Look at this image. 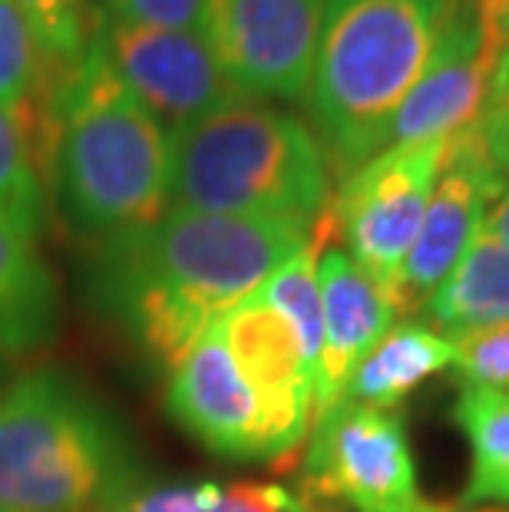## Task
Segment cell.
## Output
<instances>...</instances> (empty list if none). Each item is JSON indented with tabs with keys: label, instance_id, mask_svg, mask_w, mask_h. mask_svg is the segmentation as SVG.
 I'll list each match as a JSON object with an SVG mask.
<instances>
[{
	"label": "cell",
	"instance_id": "cell-2",
	"mask_svg": "<svg viewBox=\"0 0 509 512\" xmlns=\"http://www.w3.org/2000/svg\"><path fill=\"white\" fill-rule=\"evenodd\" d=\"M450 10L453 0H324L305 103L338 179L387 146Z\"/></svg>",
	"mask_w": 509,
	"mask_h": 512
},
{
	"label": "cell",
	"instance_id": "cell-15",
	"mask_svg": "<svg viewBox=\"0 0 509 512\" xmlns=\"http://www.w3.org/2000/svg\"><path fill=\"white\" fill-rule=\"evenodd\" d=\"M424 311L430 328L450 341L509 324V248L480 228L460 265L427 298Z\"/></svg>",
	"mask_w": 509,
	"mask_h": 512
},
{
	"label": "cell",
	"instance_id": "cell-16",
	"mask_svg": "<svg viewBox=\"0 0 509 512\" xmlns=\"http://www.w3.org/2000/svg\"><path fill=\"white\" fill-rule=\"evenodd\" d=\"M457 364V341L430 324L400 321L361 357L344 384L341 400L391 410L417 384Z\"/></svg>",
	"mask_w": 509,
	"mask_h": 512
},
{
	"label": "cell",
	"instance_id": "cell-26",
	"mask_svg": "<svg viewBox=\"0 0 509 512\" xmlns=\"http://www.w3.org/2000/svg\"><path fill=\"white\" fill-rule=\"evenodd\" d=\"M476 20H480L486 50L500 60V53L509 47V0H473Z\"/></svg>",
	"mask_w": 509,
	"mask_h": 512
},
{
	"label": "cell",
	"instance_id": "cell-11",
	"mask_svg": "<svg viewBox=\"0 0 509 512\" xmlns=\"http://www.w3.org/2000/svg\"><path fill=\"white\" fill-rule=\"evenodd\" d=\"M225 344L265 413L275 466L298 453L314 420V364L298 331L262 291L222 318Z\"/></svg>",
	"mask_w": 509,
	"mask_h": 512
},
{
	"label": "cell",
	"instance_id": "cell-9",
	"mask_svg": "<svg viewBox=\"0 0 509 512\" xmlns=\"http://www.w3.org/2000/svg\"><path fill=\"white\" fill-rule=\"evenodd\" d=\"M93 47L116 80L153 113L169 136L222 106L245 100L196 30L136 27L96 10Z\"/></svg>",
	"mask_w": 509,
	"mask_h": 512
},
{
	"label": "cell",
	"instance_id": "cell-6",
	"mask_svg": "<svg viewBox=\"0 0 509 512\" xmlns=\"http://www.w3.org/2000/svg\"><path fill=\"white\" fill-rule=\"evenodd\" d=\"M443 152L447 139L381 149L341 179L321 215L331 242L348 245V255L387 291V298L424 225Z\"/></svg>",
	"mask_w": 509,
	"mask_h": 512
},
{
	"label": "cell",
	"instance_id": "cell-30",
	"mask_svg": "<svg viewBox=\"0 0 509 512\" xmlns=\"http://www.w3.org/2000/svg\"><path fill=\"white\" fill-rule=\"evenodd\" d=\"M0 512H10V509H0Z\"/></svg>",
	"mask_w": 509,
	"mask_h": 512
},
{
	"label": "cell",
	"instance_id": "cell-13",
	"mask_svg": "<svg viewBox=\"0 0 509 512\" xmlns=\"http://www.w3.org/2000/svg\"><path fill=\"white\" fill-rule=\"evenodd\" d=\"M493 70L496 57L486 50L473 0H453L424 73L394 116L387 146L450 139L473 126L490 96Z\"/></svg>",
	"mask_w": 509,
	"mask_h": 512
},
{
	"label": "cell",
	"instance_id": "cell-18",
	"mask_svg": "<svg viewBox=\"0 0 509 512\" xmlns=\"http://www.w3.org/2000/svg\"><path fill=\"white\" fill-rule=\"evenodd\" d=\"M453 420L470 443V483L463 503L509 506V394L463 387Z\"/></svg>",
	"mask_w": 509,
	"mask_h": 512
},
{
	"label": "cell",
	"instance_id": "cell-7",
	"mask_svg": "<svg viewBox=\"0 0 509 512\" xmlns=\"http://www.w3.org/2000/svg\"><path fill=\"white\" fill-rule=\"evenodd\" d=\"M305 493L354 512H417V473L394 410L338 400L311 423Z\"/></svg>",
	"mask_w": 509,
	"mask_h": 512
},
{
	"label": "cell",
	"instance_id": "cell-1",
	"mask_svg": "<svg viewBox=\"0 0 509 512\" xmlns=\"http://www.w3.org/2000/svg\"><path fill=\"white\" fill-rule=\"evenodd\" d=\"M311 235L281 219L169 209L153 228L100 245L93 298L139 351L172 370Z\"/></svg>",
	"mask_w": 509,
	"mask_h": 512
},
{
	"label": "cell",
	"instance_id": "cell-29",
	"mask_svg": "<svg viewBox=\"0 0 509 512\" xmlns=\"http://www.w3.org/2000/svg\"><path fill=\"white\" fill-rule=\"evenodd\" d=\"M424 512H457V509H443V506H430V503H427Z\"/></svg>",
	"mask_w": 509,
	"mask_h": 512
},
{
	"label": "cell",
	"instance_id": "cell-3",
	"mask_svg": "<svg viewBox=\"0 0 509 512\" xmlns=\"http://www.w3.org/2000/svg\"><path fill=\"white\" fill-rule=\"evenodd\" d=\"M53 189L100 242L153 228L172 205L169 129L116 80L93 37L63 106Z\"/></svg>",
	"mask_w": 509,
	"mask_h": 512
},
{
	"label": "cell",
	"instance_id": "cell-4",
	"mask_svg": "<svg viewBox=\"0 0 509 512\" xmlns=\"http://www.w3.org/2000/svg\"><path fill=\"white\" fill-rule=\"evenodd\" d=\"M331 195L314 129L258 100L229 103L172 133V209L314 228Z\"/></svg>",
	"mask_w": 509,
	"mask_h": 512
},
{
	"label": "cell",
	"instance_id": "cell-5",
	"mask_svg": "<svg viewBox=\"0 0 509 512\" xmlns=\"http://www.w3.org/2000/svg\"><path fill=\"white\" fill-rule=\"evenodd\" d=\"M129 493V443L77 380L30 370L0 390V509L110 512Z\"/></svg>",
	"mask_w": 509,
	"mask_h": 512
},
{
	"label": "cell",
	"instance_id": "cell-27",
	"mask_svg": "<svg viewBox=\"0 0 509 512\" xmlns=\"http://www.w3.org/2000/svg\"><path fill=\"white\" fill-rule=\"evenodd\" d=\"M483 232H486V235H493L496 242L509 248V182L503 185V192L493 199L490 209H486Z\"/></svg>",
	"mask_w": 509,
	"mask_h": 512
},
{
	"label": "cell",
	"instance_id": "cell-22",
	"mask_svg": "<svg viewBox=\"0 0 509 512\" xmlns=\"http://www.w3.org/2000/svg\"><path fill=\"white\" fill-rule=\"evenodd\" d=\"M37 30V40L47 57L63 63H80L93 37L90 0H14Z\"/></svg>",
	"mask_w": 509,
	"mask_h": 512
},
{
	"label": "cell",
	"instance_id": "cell-12",
	"mask_svg": "<svg viewBox=\"0 0 509 512\" xmlns=\"http://www.w3.org/2000/svg\"><path fill=\"white\" fill-rule=\"evenodd\" d=\"M166 407L172 420L205 450L229 460H275L262 403L225 344L222 321H215L172 367Z\"/></svg>",
	"mask_w": 509,
	"mask_h": 512
},
{
	"label": "cell",
	"instance_id": "cell-20",
	"mask_svg": "<svg viewBox=\"0 0 509 512\" xmlns=\"http://www.w3.org/2000/svg\"><path fill=\"white\" fill-rule=\"evenodd\" d=\"M0 219L37 245L47 219V185L40 182L14 116L0 110Z\"/></svg>",
	"mask_w": 509,
	"mask_h": 512
},
{
	"label": "cell",
	"instance_id": "cell-17",
	"mask_svg": "<svg viewBox=\"0 0 509 512\" xmlns=\"http://www.w3.org/2000/svg\"><path fill=\"white\" fill-rule=\"evenodd\" d=\"M57 331V285L37 245L0 219V351L24 354Z\"/></svg>",
	"mask_w": 509,
	"mask_h": 512
},
{
	"label": "cell",
	"instance_id": "cell-21",
	"mask_svg": "<svg viewBox=\"0 0 509 512\" xmlns=\"http://www.w3.org/2000/svg\"><path fill=\"white\" fill-rule=\"evenodd\" d=\"M47 63L37 30L14 0H0V110L14 116Z\"/></svg>",
	"mask_w": 509,
	"mask_h": 512
},
{
	"label": "cell",
	"instance_id": "cell-10",
	"mask_svg": "<svg viewBox=\"0 0 509 512\" xmlns=\"http://www.w3.org/2000/svg\"><path fill=\"white\" fill-rule=\"evenodd\" d=\"M503 185L506 179L493 166L476 123L447 139L440 179L430 195L424 225H420L417 242L391 288V304L397 314L424 308L430 294L443 285V278L460 265L463 252L480 235L486 209L503 192Z\"/></svg>",
	"mask_w": 509,
	"mask_h": 512
},
{
	"label": "cell",
	"instance_id": "cell-25",
	"mask_svg": "<svg viewBox=\"0 0 509 512\" xmlns=\"http://www.w3.org/2000/svg\"><path fill=\"white\" fill-rule=\"evenodd\" d=\"M476 129H480L493 166L509 182V110H483L476 119Z\"/></svg>",
	"mask_w": 509,
	"mask_h": 512
},
{
	"label": "cell",
	"instance_id": "cell-24",
	"mask_svg": "<svg viewBox=\"0 0 509 512\" xmlns=\"http://www.w3.org/2000/svg\"><path fill=\"white\" fill-rule=\"evenodd\" d=\"M100 14L136 27L196 30L202 34L205 0H100Z\"/></svg>",
	"mask_w": 509,
	"mask_h": 512
},
{
	"label": "cell",
	"instance_id": "cell-23",
	"mask_svg": "<svg viewBox=\"0 0 509 512\" xmlns=\"http://www.w3.org/2000/svg\"><path fill=\"white\" fill-rule=\"evenodd\" d=\"M463 387H486L509 394V324L476 331L457 341V364Z\"/></svg>",
	"mask_w": 509,
	"mask_h": 512
},
{
	"label": "cell",
	"instance_id": "cell-19",
	"mask_svg": "<svg viewBox=\"0 0 509 512\" xmlns=\"http://www.w3.org/2000/svg\"><path fill=\"white\" fill-rule=\"evenodd\" d=\"M110 512H328L308 493L275 483H176L123 496Z\"/></svg>",
	"mask_w": 509,
	"mask_h": 512
},
{
	"label": "cell",
	"instance_id": "cell-28",
	"mask_svg": "<svg viewBox=\"0 0 509 512\" xmlns=\"http://www.w3.org/2000/svg\"><path fill=\"white\" fill-rule=\"evenodd\" d=\"M483 110H509V47L500 53V60H496L490 96H486Z\"/></svg>",
	"mask_w": 509,
	"mask_h": 512
},
{
	"label": "cell",
	"instance_id": "cell-8",
	"mask_svg": "<svg viewBox=\"0 0 509 512\" xmlns=\"http://www.w3.org/2000/svg\"><path fill=\"white\" fill-rule=\"evenodd\" d=\"M324 0H205L202 37L245 100L308 96Z\"/></svg>",
	"mask_w": 509,
	"mask_h": 512
},
{
	"label": "cell",
	"instance_id": "cell-14",
	"mask_svg": "<svg viewBox=\"0 0 509 512\" xmlns=\"http://www.w3.org/2000/svg\"><path fill=\"white\" fill-rule=\"evenodd\" d=\"M318 288H321L324 347H321L318 384H314V420L341 400L351 370L394 328L397 318L387 291L341 245L328 242L321 248Z\"/></svg>",
	"mask_w": 509,
	"mask_h": 512
}]
</instances>
